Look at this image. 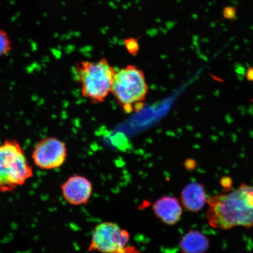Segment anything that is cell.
<instances>
[{"instance_id":"6da1fadb","label":"cell","mask_w":253,"mask_h":253,"mask_svg":"<svg viewBox=\"0 0 253 253\" xmlns=\"http://www.w3.org/2000/svg\"><path fill=\"white\" fill-rule=\"evenodd\" d=\"M207 219L214 229L253 227V185L243 183L227 194L208 198Z\"/></svg>"},{"instance_id":"7a4b0ae2","label":"cell","mask_w":253,"mask_h":253,"mask_svg":"<svg viewBox=\"0 0 253 253\" xmlns=\"http://www.w3.org/2000/svg\"><path fill=\"white\" fill-rule=\"evenodd\" d=\"M34 170L20 142L7 139L0 144V193L12 192L33 178Z\"/></svg>"},{"instance_id":"3957f363","label":"cell","mask_w":253,"mask_h":253,"mask_svg":"<svg viewBox=\"0 0 253 253\" xmlns=\"http://www.w3.org/2000/svg\"><path fill=\"white\" fill-rule=\"evenodd\" d=\"M82 96L93 103L104 102L111 93L116 69L106 58L96 62L82 61L75 66Z\"/></svg>"},{"instance_id":"277c9868","label":"cell","mask_w":253,"mask_h":253,"mask_svg":"<svg viewBox=\"0 0 253 253\" xmlns=\"http://www.w3.org/2000/svg\"><path fill=\"white\" fill-rule=\"evenodd\" d=\"M111 93L126 113L132 112L133 105L143 102L148 93L144 72L132 65L120 69L114 78Z\"/></svg>"},{"instance_id":"5b68a950","label":"cell","mask_w":253,"mask_h":253,"mask_svg":"<svg viewBox=\"0 0 253 253\" xmlns=\"http://www.w3.org/2000/svg\"><path fill=\"white\" fill-rule=\"evenodd\" d=\"M129 238L127 230L118 224L106 221L95 227L88 249L102 253H130L126 249Z\"/></svg>"},{"instance_id":"8992f818","label":"cell","mask_w":253,"mask_h":253,"mask_svg":"<svg viewBox=\"0 0 253 253\" xmlns=\"http://www.w3.org/2000/svg\"><path fill=\"white\" fill-rule=\"evenodd\" d=\"M67 158L68 149L65 142L52 136L41 139L31 154L34 165L46 170L59 169Z\"/></svg>"},{"instance_id":"52a82bcc","label":"cell","mask_w":253,"mask_h":253,"mask_svg":"<svg viewBox=\"0 0 253 253\" xmlns=\"http://www.w3.org/2000/svg\"><path fill=\"white\" fill-rule=\"evenodd\" d=\"M61 188L63 198L74 206L87 204L93 192L92 183L86 177L79 175L69 177Z\"/></svg>"},{"instance_id":"ba28073f","label":"cell","mask_w":253,"mask_h":253,"mask_svg":"<svg viewBox=\"0 0 253 253\" xmlns=\"http://www.w3.org/2000/svg\"><path fill=\"white\" fill-rule=\"evenodd\" d=\"M155 215L167 225L173 226L178 222L183 214L181 204L171 196H164L153 205Z\"/></svg>"},{"instance_id":"9c48e42d","label":"cell","mask_w":253,"mask_h":253,"mask_svg":"<svg viewBox=\"0 0 253 253\" xmlns=\"http://www.w3.org/2000/svg\"><path fill=\"white\" fill-rule=\"evenodd\" d=\"M208 199L203 183H189L181 192V204L186 210L191 212L201 211L207 204Z\"/></svg>"},{"instance_id":"30bf717a","label":"cell","mask_w":253,"mask_h":253,"mask_svg":"<svg viewBox=\"0 0 253 253\" xmlns=\"http://www.w3.org/2000/svg\"><path fill=\"white\" fill-rule=\"evenodd\" d=\"M182 253H205L210 247V240L200 231L189 230L179 242Z\"/></svg>"},{"instance_id":"8fae6325","label":"cell","mask_w":253,"mask_h":253,"mask_svg":"<svg viewBox=\"0 0 253 253\" xmlns=\"http://www.w3.org/2000/svg\"><path fill=\"white\" fill-rule=\"evenodd\" d=\"M12 49V43L7 32L0 27V58L8 54Z\"/></svg>"},{"instance_id":"7c38bea8","label":"cell","mask_w":253,"mask_h":253,"mask_svg":"<svg viewBox=\"0 0 253 253\" xmlns=\"http://www.w3.org/2000/svg\"><path fill=\"white\" fill-rule=\"evenodd\" d=\"M125 45L126 50L132 55L135 56L140 49L138 39L135 38H129L125 40Z\"/></svg>"},{"instance_id":"4fadbf2b","label":"cell","mask_w":253,"mask_h":253,"mask_svg":"<svg viewBox=\"0 0 253 253\" xmlns=\"http://www.w3.org/2000/svg\"><path fill=\"white\" fill-rule=\"evenodd\" d=\"M237 7H226L223 8V17L226 20L233 21L236 17Z\"/></svg>"},{"instance_id":"5bb4252c","label":"cell","mask_w":253,"mask_h":253,"mask_svg":"<svg viewBox=\"0 0 253 253\" xmlns=\"http://www.w3.org/2000/svg\"><path fill=\"white\" fill-rule=\"evenodd\" d=\"M246 78L249 82H253V66H250L247 69Z\"/></svg>"}]
</instances>
